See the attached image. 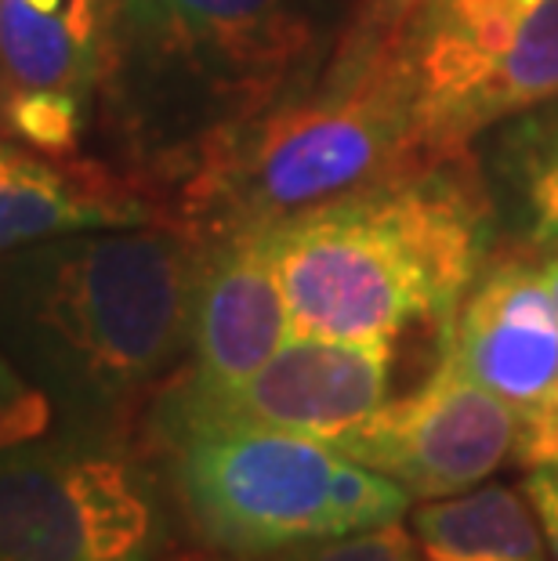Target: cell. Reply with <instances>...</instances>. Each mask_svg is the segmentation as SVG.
<instances>
[{
  "mask_svg": "<svg viewBox=\"0 0 558 561\" xmlns=\"http://www.w3.org/2000/svg\"><path fill=\"white\" fill-rule=\"evenodd\" d=\"M515 460L522 468H558V405L537 402L522 410Z\"/></svg>",
  "mask_w": 558,
  "mask_h": 561,
  "instance_id": "obj_18",
  "label": "cell"
},
{
  "mask_svg": "<svg viewBox=\"0 0 558 561\" xmlns=\"http://www.w3.org/2000/svg\"><path fill=\"white\" fill-rule=\"evenodd\" d=\"M537 265H540V279H544V286H548L555 312H558V240L544 243V257L537 261Z\"/></svg>",
  "mask_w": 558,
  "mask_h": 561,
  "instance_id": "obj_20",
  "label": "cell"
},
{
  "mask_svg": "<svg viewBox=\"0 0 558 561\" xmlns=\"http://www.w3.org/2000/svg\"><path fill=\"white\" fill-rule=\"evenodd\" d=\"M544 402H548V405H558V385L548 391V399H544Z\"/></svg>",
  "mask_w": 558,
  "mask_h": 561,
  "instance_id": "obj_22",
  "label": "cell"
},
{
  "mask_svg": "<svg viewBox=\"0 0 558 561\" xmlns=\"http://www.w3.org/2000/svg\"><path fill=\"white\" fill-rule=\"evenodd\" d=\"M429 160L399 58L371 73L319 80L221 135L171 185L168 218L196 240L272 225Z\"/></svg>",
  "mask_w": 558,
  "mask_h": 561,
  "instance_id": "obj_4",
  "label": "cell"
},
{
  "mask_svg": "<svg viewBox=\"0 0 558 561\" xmlns=\"http://www.w3.org/2000/svg\"><path fill=\"white\" fill-rule=\"evenodd\" d=\"M443 352L471 380L529 410L558 385V312L529 254H504L460 297Z\"/></svg>",
  "mask_w": 558,
  "mask_h": 561,
  "instance_id": "obj_12",
  "label": "cell"
},
{
  "mask_svg": "<svg viewBox=\"0 0 558 561\" xmlns=\"http://www.w3.org/2000/svg\"><path fill=\"white\" fill-rule=\"evenodd\" d=\"M319 51L312 0H121L105 138L135 182L168 196L221 135L312 88Z\"/></svg>",
  "mask_w": 558,
  "mask_h": 561,
  "instance_id": "obj_3",
  "label": "cell"
},
{
  "mask_svg": "<svg viewBox=\"0 0 558 561\" xmlns=\"http://www.w3.org/2000/svg\"><path fill=\"white\" fill-rule=\"evenodd\" d=\"M157 221H168V210L130 174L0 135V254L69 232Z\"/></svg>",
  "mask_w": 558,
  "mask_h": 561,
  "instance_id": "obj_13",
  "label": "cell"
},
{
  "mask_svg": "<svg viewBox=\"0 0 558 561\" xmlns=\"http://www.w3.org/2000/svg\"><path fill=\"white\" fill-rule=\"evenodd\" d=\"M418 8L421 0H360V8L344 26L334 51H330V62L323 66L319 80L344 83L391 62L399 55L402 41H407V30L413 15H418Z\"/></svg>",
  "mask_w": 558,
  "mask_h": 561,
  "instance_id": "obj_15",
  "label": "cell"
},
{
  "mask_svg": "<svg viewBox=\"0 0 558 561\" xmlns=\"http://www.w3.org/2000/svg\"><path fill=\"white\" fill-rule=\"evenodd\" d=\"M526 138L519 146L515 178L526 193V207L533 214V243L558 240V121L540 116L526 127Z\"/></svg>",
  "mask_w": 558,
  "mask_h": 561,
  "instance_id": "obj_16",
  "label": "cell"
},
{
  "mask_svg": "<svg viewBox=\"0 0 558 561\" xmlns=\"http://www.w3.org/2000/svg\"><path fill=\"white\" fill-rule=\"evenodd\" d=\"M522 493L540 522L551 561H558V468H529V474L522 479Z\"/></svg>",
  "mask_w": 558,
  "mask_h": 561,
  "instance_id": "obj_19",
  "label": "cell"
},
{
  "mask_svg": "<svg viewBox=\"0 0 558 561\" xmlns=\"http://www.w3.org/2000/svg\"><path fill=\"white\" fill-rule=\"evenodd\" d=\"M178 515L207 551L254 558L402 522L410 493L327 442L247 424L146 427Z\"/></svg>",
  "mask_w": 558,
  "mask_h": 561,
  "instance_id": "obj_5",
  "label": "cell"
},
{
  "mask_svg": "<svg viewBox=\"0 0 558 561\" xmlns=\"http://www.w3.org/2000/svg\"><path fill=\"white\" fill-rule=\"evenodd\" d=\"M519 424V405L471 380L443 352L421 388L385 399L334 449L388 474L410 496L443 500L490 479L515 453Z\"/></svg>",
  "mask_w": 558,
  "mask_h": 561,
  "instance_id": "obj_10",
  "label": "cell"
},
{
  "mask_svg": "<svg viewBox=\"0 0 558 561\" xmlns=\"http://www.w3.org/2000/svg\"><path fill=\"white\" fill-rule=\"evenodd\" d=\"M396 58L421 152L460 157L497 121L558 102V0H421Z\"/></svg>",
  "mask_w": 558,
  "mask_h": 561,
  "instance_id": "obj_7",
  "label": "cell"
},
{
  "mask_svg": "<svg viewBox=\"0 0 558 561\" xmlns=\"http://www.w3.org/2000/svg\"><path fill=\"white\" fill-rule=\"evenodd\" d=\"M291 337V312L265 225L204 236L189 322V366L178 380L207 391L232 388Z\"/></svg>",
  "mask_w": 558,
  "mask_h": 561,
  "instance_id": "obj_11",
  "label": "cell"
},
{
  "mask_svg": "<svg viewBox=\"0 0 558 561\" xmlns=\"http://www.w3.org/2000/svg\"><path fill=\"white\" fill-rule=\"evenodd\" d=\"M174 561H298V554L291 551H272V554H254V558H236V554H215V551H207V554H185V558H174Z\"/></svg>",
  "mask_w": 558,
  "mask_h": 561,
  "instance_id": "obj_21",
  "label": "cell"
},
{
  "mask_svg": "<svg viewBox=\"0 0 558 561\" xmlns=\"http://www.w3.org/2000/svg\"><path fill=\"white\" fill-rule=\"evenodd\" d=\"M396 341L294 337L232 388H193L171 377L146 410V427L247 424L338 442L388 399Z\"/></svg>",
  "mask_w": 558,
  "mask_h": 561,
  "instance_id": "obj_8",
  "label": "cell"
},
{
  "mask_svg": "<svg viewBox=\"0 0 558 561\" xmlns=\"http://www.w3.org/2000/svg\"><path fill=\"white\" fill-rule=\"evenodd\" d=\"M291 330L396 341L454 319L493 247V207L468 152L421 160L265 225Z\"/></svg>",
  "mask_w": 558,
  "mask_h": 561,
  "instance_id": "obj_2",
  "label": "cell"
},
{
  "mask_svg": "<svg viewBox=\"0 0 558 561\" xmlns=\"http://www.w3.org/2000/svg\"><path fill=\"white\" fill-rule=\"evenodd\" d=\"M163 479L135 438L47 427L0 449V561H160Z\"/></svg>",
  "mask_w": 558,
  "mask_h": 561,
  "instance_id": "obj_6",
  "label": "cell"
},
{
  "mask_svg": "<svg viewBox=\"0 0 558 561\" xmlns=\"http://www.w3.org/2000/svg\"><path fill=\"white\" fill-rule=\"evenodd\" d=\"M55 424L52 405L19 374L15 363L0 348V449L44 435Z\"/></svg>",
  "mask_w": 558,
  "mask_h": 561,
  "instance_id": "obj_17",
  "label": "cell"
},
{
  "mask_svg": "<svg viewBox=\"0 0 558 561\" xmlns=\"http://www.w3.org/2000/svg\"><path fill=\"white\" fill-rule=\"evenodd\" d=\"M200 240L171 221L0 254V348L69 432L130 438L189 355Z\"/></svg>",
  "mask_w": 558,
  "mask_h": 561,
  "instance_id": "obj_1",
  "label": "cell"
},
{
  "mask_svg": "<svg viewBox=\"0 0 558 561\" xmlns=\"http://www.w3.org/2000/svg\"><path fill=\"white\" fill-rule=\"evenodd\" d=\"M413 540L424 561H551L526 493L508 485L429 500L413 511Z\"/></svg>",
  "mask_w": 558,
  "mask_h": 561,
  "instance_id": "obj_14",
  "label": "cell"
},
{
  "mask_svg": "<svg viewBox=\"0 0 558 561\" xmlns=\"http://www.w3.org/2000/svg\"><path fill=\"white\" fill-rule=\"evenodd\" d=\"M121 0H0V135L80 157L113 62Z\"/></svg>",
  "mask_w": 558,
  "mask_h": 561,
  "instance_id": "obj_9",
  "label": "cell"
}]
</instances>
